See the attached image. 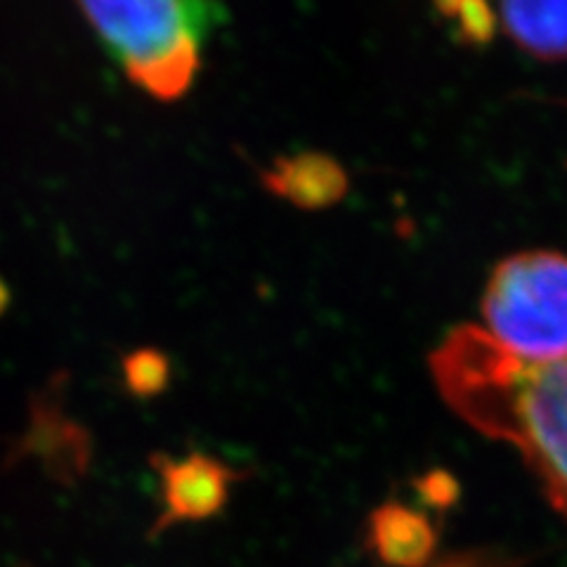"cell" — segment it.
I'll use <instances>...</instances> for the list:
<instances>
[{"instance_id": "obj_7", "label": "cell", "mask_w": 567, "mask_h": 567, "mask_svg": "<svg viewBox=\"0 0 567 567\" xmlns=\"http://www.w3.org/2000/svg\"><path fill=\"white\" fill-rule=\"evenodd\" d=\"M364 546L383 567H429L437 551V527L423 511L388 499L369 513Z\"/></svg>"}, {"instance_id": "obj_4", "label": "cell", "mask_w": 567, "mask_h": 567, "mask_svg": "<svg viewBox=\"0 0 567 567\" xmlns=\"http://www.w3.org/2000/svg\"><path fill=\"white\" fill-rule=\"evenodd\" d=\"M64 390L66 374H58L31 398L29 423L6 456V471L24 461H39L50 481L62 487L79 485L91 471L93 437L66 414Z\"/></svg>"}, {"instance_id": "obj_2", "label": "cell", "mask_w": 567, "mask_h": 567, "mask_svg": "<svg viewBox=\"0 0 567 567\" xmlns=\"http://www.w3.org/2000/svg\"><path fill=\"white\" fill-rule=\"evenodd\" d=\"M79 12L126 79L158 102L192 91L206 39L225 22V8L185 0L81 3Z\"/></svg>"}, {"instance_id": "obj_10", "label": "cell", "mask_w": 567, "mask_h": 567, "mask_svg": "<svg viewBox=\"0 0 567 567\" xmlns=\"http://www.w3.org/2000/svg\"><path fill=\"white\" fill-rule=\"evenodd\" d=\"M437 12L454 24V35L461 43L485 45L492 41L496 17L487 3L468 0V3H440Z\"/></svg>"}, {"instance_id": "obj_6", "label": "cell", "mask_w": 567, "mask_h": 567, "mask_svg": "<svg viewBox=\"0 0 567 567\" xmlns=\"http://www.w3.org/2000/svg\"><path fill=\"white\" fill-rule=\"evenodd\" d=\"M258 175L265 192L291 204L298 210L333 208L350 192V177L346 166L339 158L317 150L277 156Z\"/></svg>"}, {"instance_id": "obj_13", "label": "cell", "mask_w": 567, "mask_h": 567, "mask_svg": "<svg viewBox=\"0 0 567 567\" xmlns=\"http://www.w3.org/2000/svg\"><path fill=\"white\" fill-rule=\"evenodd\" d=\"M10 303H12V293H10V287H8V284H6L3 279H0V317H3V315L8 312Z\"/></svg>"}, {"instance_id": "obj_14", "label": "cell", "mask_w": 567, "mask_h": 567, "mask_svg": "<svg viewBox=\"0 0 567 567\" xmlns=\"http://www.w3.org/2000/svg\"><path fill=\"white\" fill-rule=\"evenodd\" d=\"M20 567H31V565H20Z\"/></svg>"}, {"instance_id": "obj_3", "label": "cell", "mask_w": 567, "mask_h": 567, "mask_svg": "<svg viewBox=\"0 0 567 567\" xmlns=\"http://www.w3.org/2000/svg\"><path fill=\"white\" fill-rule=\"evenodd\" d=\"M489 339L525 364L567 360V256L518 251L496 262L481 306Z\"/></svg>"}, {"instance_id": "obj_8", "label": "cell", "mask_w": 567, "mask_h": 567, "mask_svg": "<svg viewBox=\"0 0 567 567\" xmlns=\"http://www.w3.org/2000/svg\"><path fill=\"white\" fill-rule=\"evenodd\" d=\"M504 31L532 58L567 60V3H504Z\"/></svg>"}, {"instance_id": "obj_11", "label": "cell", "mask_w": 567, "mask_h": 567, "mask_svg": "<svg viewBox=\"0 0 567 567\" xmlns=\"http://www.w3.org/2000/svg\"><path fill=\"white\" fill-rule=\"evenodd\" d=\"M414 492L423 506H429L431 511L437 513H445L456 506L461 496V485L456 481V475H452L450 471L431 468L416 477Z\"/></svg>"}, {"instance_id": "obj_1", "label": "cell", "mask_w": 567, "mask_h": 567, "mask_svg": "<svg viewBox=\"0 0 567 567\" xmlns=\"http://www.w3.org/2000/svg\"><path fill=\"white\" fill-rule=\"evenodd\" d=\"M431 371L452 412L516 447L567 518V360L525 364L481 327L461 324L431 352Z\"/></svg>"}, {"instance_id": "obj_12", "label": "cell", "mask_w": 567, "mask_h": 567, "mask_svg": "<svg viewBox=\"0 0 567 567\" xmlns=\"http://www.w3.org/2000/svg\"><path fill=\"white\" fill-rule=\"evenodd\" d=\"M516 565L518 563L511 556L489 551V548H468V551H456L440 558L429 567H516Z\"/></svg>"}, {"instance_id": "obj_9", "label": "cell", "mask_w": 567, "mask_h": 567, "mask_svg": "<svg viewBox=\"0 0 567 567\" xmlns=\"http://www.w3.org/2000/svg\"><path fill=\"white\" fill-rule=\"evenodd\" d=\"M121 377L133 398L152 400L168 390L173 367L168 354L158 348H135L123 354Z\"/></svg>"}, {"instance_id": "obj_5", "label": "cell", "mask_w": 567, "mask_h": 567, "mask_svg": "<svg viewBox=\"0 0 567 567\" xmlns=\"http://www.w3.org/2000/svg\"><path fill=\"white\" fill-rule=\"evenodd\" d=\"M150 466L162 483V511L147 532V542H156L181 523H204L220 516L229 504L233 485L248 475L218 456L197 450L183 456L154 452L150 454Z\"/></svg>"}]
</instances>
